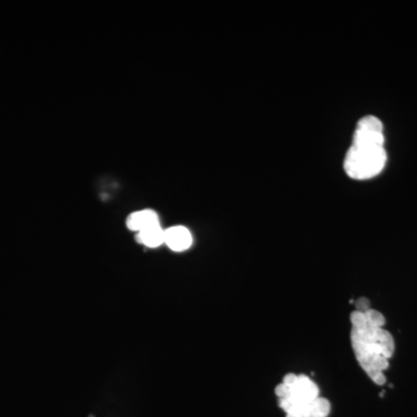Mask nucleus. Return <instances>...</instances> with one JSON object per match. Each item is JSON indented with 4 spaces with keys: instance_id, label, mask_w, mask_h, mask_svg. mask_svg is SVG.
Segmentation results:
<instances>
[{
    "instance_id": "nucleus-1",
    "label": "nucleus",
    "mask_w": 417,
    "mask_h": 417,
    "mask_svg": "<svg viewBox=\"0 0 417 417\" xmlns=\"http://www.w3.org/2000/svg\"><path fill=\"white\" fill-rule=\"evenodd\" d=\"M350 319L351 344L357 360L377 385H384V371L389 367V358L394 354L392 334L384 329L369 325L364 313L353 312Z\"/></svg>"
},
{
    "instance_id": "nucleus-2",
    "label": "nucleus",
    "mask_w": 417,
    "mask_h": 417,
    "mask_svg": "<svg viewBox=\"0 0 417 417\" xmlns=\"http://www.w3.org/2000/svg\"><path fill=\"white\" fill-rule=\"evenodd\" d=\"M275 393L287 417H327L331 402L319 396L318 386L309 377L297 376L291 384H280Z\"/></svg>"
},
{
    "instance_id": "nucleus-3",
    "label": "nucleus",
    "mask_w": 417,
    "mask_h": 417,
    "mask_svg": "<svg viewBox=\"0 0 417 417\" xmlns=\"http://www.w3.org/2000/svg\"><path fill=\"white\" fill-rule=\"evenodd\" d=\"M386 161L385 147L353 144L344 160V169L355 180H367L378 176Z\"/></svg>"
},
{
    "instance_id": "nucleus-4",
    "label": "nucleus",
    "mask_w": 417,
    "mask_h": 417,
    "mask_svg": "<svg viewBox=\"0 0 417 417\" xmlns=\"http://www.w3.org/2000/svg\"><path fill=\"white\" fill-rule=\"evenodd\" d=\"M384 143H385L384 125L379 118L376 116H365L358 122L353 144L384 147Z\"/></svg>"
},
{
    "instance_id": "nucleus-5",
    "label": "nucleus",
    "mask_w": 417,
    "mask_h": 417,
    "mask_svg": "<svg viewBox=\"0 0 417 417\" xmlns=\"http://www.w3.org/2000/svg\"><path fill=\"white\" fill-rule=\"evenodd\" d=\"M165 244L174 252H183L193 245V236L187 227H169L165 229Z\"/></svg>"
},
{
    "instance_id": "nucleus-6",
    "label": "nucleus",
    "mask_w": 417,
    "mask_h": 417,
    "mask_svg": "<svg viewBox=\"0 0 417 417\" xmlns=\"http://www.w3.org/2000/svg\"><path fill=\"white\" fill-rule=\"evenodd\" d=\"M159 217L156 211L153 210L137 211L131 214L127 219V229L137 233L147 227L159 225Z\"/></svg>"
},
{
    "instance_id": "nucleus-7",
    "label": "nucleus",
    "mask_w": 417,
    "mask_h": 417,
    "mask_svg": "<svg viewBox=\"0 0 417 417\" xmlns=\"http://www.w3.org/2000/svg\"><path fill=\"white\" fill-rule=\"evenodd\" d=\"M136 239L142 245L156 249L165 244V229L159 225L147 227L137 233Z\"/></svg>"
},
{
    "instance_id": "nucleus-8",
    "label": "nucleus",
    "mask_w": 417,
    "mask_h": 417,
    "mask_svg": "<svg viewBox=\"0 0 417 417\" xmlns=\"http://www.w3.org/2000/svg\"><path fill=\"white\" fill-rule=\"evenodd\" d=\"M365 318H367L369 325L376 329H382L385 325V316H382V313L378 312L376 309H369L367 312L364 313Z\"/></svg>"
},
{
    "instance_id": "nucleus-9",
    "label": "nucleus",
    "mask_w": 417,
    "mask_h": 417,
    "mask_svg": "<svg viewBox=\"0 0 417 417\" xmlns=\"http://www.w3.org/2000/svg\"><path fill=\"white\" fill-rule=\"evenodd\" d=\"M371 309V303H370V300L367 298H360V299L357 300L356 302V311L357 312L360 313H365Z\"/></svg>"
}]
</instances>
